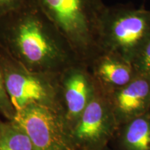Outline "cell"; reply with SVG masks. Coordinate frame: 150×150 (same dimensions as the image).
<instances>
[{
    "instance_id": "6da1fadb",
    "label": "cell",
    "mask_w": 150,
    "mask_h": 150,
    "mask_svg": "<svg viewBox=\"0 0 150 150\" xmlns=\"http://www.w3.org/2000/svg\"><path fill=\"white\" fill-rule=\"evenodd\" d=\"M0 47L34 72L60 74L81 63L36 0H25L0 16Z\"/></svg>"
},
{
    "instance_id": "7a4b0ae2",
    "label": "cell",
    "mask_w": 150,
    "mask_h": 150,
    "mask_svg": "<svg viewBox=\"0 0 150 150\" xmlns=\"http://www.w3.org/2000/svg\"><path fill=\"white\" fill-rule=\"evenodd\" d=\"M43 12L69 42L79 61L90 67L102 54L103 0H36Z\"/></svg>"
},
{
    "instance_id": "3957f363",
    "label": "cell",
    "mask_w": 150,
    "mask_h": 150,
    "mask_svg": "<svg viewBox=\"0 0 150 150\" xmlns=\"http://www.w3.org/2000/svg\"><path fill=\"white\" fill-rule=\"evenodd\" d=\"M150 35V11L129 4L106 7L102 22L100 46L131 63Z\"/></svg>"
},
{
    "instance_id": "277c9868",
    "label": "cell",
    "mask_w": 150,
    "mask_h": 150,
    "mask_svg": "<svg viewBox=\"0 0 150 150\" xmlns=\"http://www.w3.org/2000/svg\"><path fill=\"white\" fill-rule=\"evenodd\" d=\"M0 67L16 112L32 105L62 108L59 74L30 71L1 47Z\"/></svg>"
},
{
    "instance_id": "5b68a950",
    "label": "cell",
    "mask_w": 150,
    "mask_h": 150,
    "mask_svg": "<svg viewBox=\"0 0 150 150\" xmlns=\"http://www.w3.org/2000/svg\"><path fill=\"white\" fill-rule=\"evenodd\" d=\"M35 150H79L62 108L32 105L16 112L13 120Z\"/></svg>"
},
{
    "instance_id": "8992f818",
    "label": "cell",
    "mask_w": 150,
    "mask_h": 150,
    "mask_svg": "<svg viewBox=\"0 0 150 150\" xmlns=\"http://www.w3.org/2000/svg\"><path fill=\"white\" fill-rule=\"evenodd\" d=\"M117 127L107 95L96 84L91 100L71 129L73 141L79 150H104Z\"/></svg>"
},
{
    "instance_id": "52a82bcc",
    "label": "cell",
    "mask_w": 150,
    "mask_h": 150,
    "mask_svg": "<svg viewBox=\"0 0 150 150\" xmlns=\"http://www.w3.org/2000/svg\"><path fill=\"white\" fill-rule=\"evenodd\" d=\"M61 104L70 131L96 91V83L89 67L77 63L59 74Z\"/></svg>"
},
{
    "instance_id": "ba28073f",
    "label": "cell",
    "mask_w": 150,
    "mask_h": 150,
    "mask_svg": "<svg viewBox=\"0 0 150 150\" xmlns=\"http://www.w3.org/2000/svg\"><path fill=\"white\" fill-rule=\"evenodd\" d=\"M106 94L119 126L150 111V76L136 74L127 85Z\"/></svg>"
},
{
    "instance_id": "9c48e42d",
    "label": "cell",
    "mask_w": 150,
    "mask_h": 150,
    "mask_svg": "<svg viewBox=\"0 0 150 150\" xmlns=\"http://www.w3.org/2000/svg\"><path fill=\"white\" fill-rule=\"evenodd\" d=\"M94 80L105 93L123 87L136 75L132 63L111 52H103L89 67Z\"/></svg>"
},
{
    "instance_id": "30bf717a",
    "label": "cell",
    "mask_w": 150,
    "mask_h": 150,
    "mask_svg": "<svg viewBox=\"0 0 150 150\" xmlns=\"http://www.w3.org/2000/svg\"><path fill=\"white\" fill-rule=\"evenodd\" d=\"M111 144L113 150H150V111L119 125Z\"/></svg>"
},
{
    "instance_id": "8fae6325",
    "label": "cell",
    "mask_w": 150,
    "mask_h": 150,
    "mask_svg": "<svg viewBox=\"0 0 150 150\" xmlns=\"http://www.w3.org/2000/svg\"><path fill=\"white\" fill-rule=\"evenodd\" d=\"M0 150H35L26 133L13 121L0 120Z\"/></svg>"
},
{
    "instance_id": "7c38bea8",
    "label": "cell",
    "mask_w": 150,
    "mask_h": 150,
    "mask_svg": "<svg viewBox=\"0 0 150 150\" xmlns=\"http://www.w3.org/2000/svg\"><path fill=\"white\" fill-rule=\"evenodd\" d=\"M131 63L136 74L150 76V35Z\"/></svg>"
},
{
    "instance_id": "4fadbf2b",
    "label": "cell",
    "mask_w": 150,
    "mask_h": 150,
    "mask_svg": "<svg viewBox=\"0 0 150 150\" xmlns=\"http://www.w3.org/2000/svg\"><path fill=\"white\" fill-rule=\"evenodd\" d=\"M0 115L9 121H12L16 115V110L13 106L6 89L4 79L1 67H0Z\"/></svg>"
},
{
    "instance_id": "5bb4252c",
    "label": "cell",
    "mask_w": 150,
    "mask_h": 150,
    "mask_svg": "<svg viewBox=\"0 0 150 150\" xmlns=\"http://www.w3.org/2000/svg\"><path fill=\"white\" fill-rule=\"evenodd\" d=\"M25 0H0V16L20 6Z\"/></svg>"
},
{
    "instance_id": "9a60e30c",
    "label": "cell",
    "mask_w": 150,
    "mask_h": 150,
    "mask_svg": "<svg viewBox=\"0 0 150 150\" xmlns=\"http://www.w3.org/2000/svg\"><path fill=\"white\" fill-rule=\"evenodd\" d=\"M104 150H113V149H110V148L108 146V147H106V148H105V149H104Z\"/></svg>"
}]
</instances>
